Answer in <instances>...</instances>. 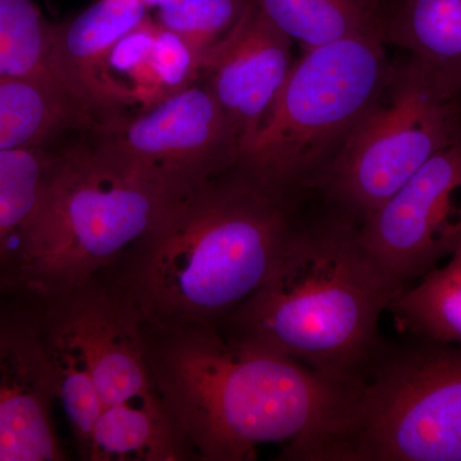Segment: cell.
Instances as JSON below:
<instances>
[{"label":"cell","instance_id":"obj_2","mask_svg":"<svg viewBox=\"0 0 461 461\" xmlns=\"http://www.w3.org/2000/svg\"><path fill=\"white\" fill-rule=\"evenodd\" d=\"M295 227L287 194L230 167L173 200L133 250L127 308L166 332L218 326L262 286Z\"/></svg>","mask_w":461,"mask_h":461},{"label":"cell","instance_id":"obj_18","mask_svg":"<svg viewBox=\"0 0 461 461\" xmlns=\"http://www.w3.org/2000/svg\"><path fill=\"white\" fill-rule=\"evenodd\" d=\"M186 445L171 420L130 406L103 409L87 460L172 461L184 459Z\"/></svg>","mask_w":461,"mask_h":461},{"label":"cell","instance_id":"obj_13","mask_svg":"<svg viewBox=\"0 0 461 461\" xmlns=\"http://www.w3.org/2000/svg\"><path fill=\"white\" fill-rule=\"evenodd\" d=\"M140 0H98L54 27L48 68L95 123L117 118L105 66L115 42L148 17Z\"/></svg>","mask_w":461,"mask_h":461},{"label":"cell","instance_id":"obj_17","mask_svg":"<svg viewBox=\"0 0 461 461\" xmlns=\"http://www.w3.org/2000/svg\"><path fill=\"white\" fill-rule=\"evenodd\" d=\"M390 313L418 339L461 345V247L393 300Z\"/></svg>","mask_w":461,"mask_h":461},{"label":"cell","instance_id":"obj_1","mask_svg":"<svg viewBox=\"0 0 461 461\" xmlns=\"http://www.w3.org/2000/svg\"><path fill=\"white\" fill-rule=\"evenodd\" d=\"M148 366L173 427L205 461L256 459L329 435L359 386L318 375L291 357L221 332L215 324L167 330Z\"/></svg>","mask_w":461,"mask_h":461},{"label":"cell","instance_id":"obj_16","mask_svg":"<svg viewBox=\"0 0 461 461\" xmlns=\"http://www.w3.org/2000/svg\"><path fill=\"white\" fill-rule=\"evenodd\" d=\"M269 23L305 50L382 32L368 0H253Z\"/></svg>","mask_w":461,"mask_h":461},{"label":"cell","instance_id":"obj_23","mask_svg":"<svg viewBox=\"0 0 461 461\" xmlns=\"http://www.w3.org/2000/svg\"><path fill=\"white\" fill-rule=\"evenodd\" d=\"M151 57L159 102L186 89L202 77L204 56L189 41L165 27L158 25Z\"/></svg>","mask_w":461,"mask_h":461},{"label":"cell","instance_id":"obj_5","mask_svg":"<svg viewBox=\"0 0 461 461\" xmlns=\"http://www.w3.org/2000/svg\"><path fill=\"white\" fill-rule=\"evenodd\" d=\"M390 78L382 32L305 50L236 165L287 195L321 178Z\"/></svg>","mask_w":461,"mask_h":461},{"label":"cell","instance_id":"obj_15","mask_svg":"<svg viewBox=\"0 0 461 461\" xmlns=\"http://www.w3.org/2000/svg\"><path fill=\"white\" fill-rule=\"evenodd\" d=\"M393 36L448 93L461 87V0H403Z\"/></svg>","mask_w":461,"mask_h":461},{"label":"cell","instance_id":"obj_14","mask_svg":"<svg viewBox=\"0 0 461 461\" xmlns=\"http://www.w3.org/2000/svg\"><path fill=\"white\" fill-rule=\"evenodd\" d=\"M95 123L50 74L0 77V150L54 147Z\"/></svg>","mask_w":461,"mask_h":461},{"label":"cell","instance_id":"obj_12","mask_svg":"<svg viewBox=\"0 0 461 461\" xmlns=\"http://www.w3.org/2000/svg\"><path fill=\"white\" fill-rule=\"evenodd\" d=\"M58 318L83 348L103 409L130 406L168 417L149 369L139 321L127 306L87 296Z\"/></svg>","mask_w":461,"mask_h":461},{"label":"cell","instance_id":"obj_25","mask_svg":"<svg viewBox=\"0 0 461 461\" xmlns=\"http://www.w3.org/2000/svg\"><path fill=\"white\" fill-rule=\"evenodd\" d=\"M142 5H147L148 8L150 7H158L160 3L165 2V0H140Z\"/></svg>","mask_w":461,"mask_h":461},{"label":"cell","instance_id":"obj_10","mask_svg":"<svg viewBox=\"0 0 461 461\" xmlns=\"http://www.w3.org/2000/svg\"><path fill=\"white\" fill-rule=\"evenodd\" d=\"M290 42L251 0L232 32L204 58L200 78L226 115L238 139L239 156L286 80L293 66Z\"/></svg>","mask_w":461,"mask_h":461},{"label":"cell","instance_id":"obj_7","mask_svg":"<svg viewBox=\"0 0 461 461\" xmlns=\"http://www.w3.org/2000/svg\"><path fill=\"white\" fill-rule=\"evenodd\" d=\"M393 84L390 100L363 115L321 178L363 221L457 138L454 94L411 63Z\"/></svg>","mask_w":461,"mask_h":461},{"label":"cell","instance_id":"obj_24","mask_svg":"<svg viewBox=\"0 0 461 461\" xmlns=\"http://www.w3.org/2000/svg\"><path fill=\"white\" fill-rule=\"evenodd\" d=\"M62 148L0 150V193L41 180L57 162Z\"/></svg>","mask_w":461,"mask_h":461},{"label":"cell","instance_id":"obj_21","mask_svg":"<svg viewBox=\"0 0 461 461\" xmlns=\"http://www.w3.org/2000/svg\"><path fill=\"white\" fill-rule=\"evenodd\" d=\"M251 0H165L158 25L177 33L206 56L232 32Z\"/></svg>","mask_w":461,"mask_h":461},{"label":"cell","instance_id":"obj_4","mask_svg":"<svg viewBox=\"0 0 461 461\" xmlns=\"http://www.w3.org/2000/svg\"><path fill=\"white\" fill-rule=\"evenodd\" d=\"M176 198L69 141L45 176L20 291L50 302L78 290L124 251L135 250Z\"/></svg>","mask_w":461,"mask_h":461},{"label":"cell","instance_id":"obj_11","mask_svg":"<svg viewBox=\"0 0 461 461\" xmlns=\"http://www.w3.org/2000/svg\"><path fill=\"white\" fill-rule=\"evenodd\" d=\"M54 397L39 321L0 311V461L65 459L51 420Z\"/></svg>","mask_w":461,"mask_h":461},{"label":"cell","instance_id":"obj_20","mask_svg":"<svg viewBox=\"0 0 461 461\" xmlns=\"http://www.w3.org/2000/svg\"><path fill=\"white\" fill-rule=\"evenodd\" d=\"M54 27L35 0H0V77L50 74Z\"/></svg>","mask_w":461,"mask_h":461},{"label":"cell","instance_id":"obj_3","mask_svg":"<svg viewBox=\"0 0 461 461\" xmlns=\"http://www.w3.org/2000/svg\"><path fill=\"white\" fill-rule=\"evenodd\" d=\"M405 288L351 224L296 226L227 333L360 386L381 357V315Z\"/></svg>","mask_w":461,"mask_h":461},{"label":"cell","instance_id":"obj_9","mask_svg":"<svg viewBox=\"0 0 461 461\" xmlns=\"http://www.w3.org/2000/svg\"><path fill=\"white\" fill-rule=\"evenodd\" d=\"M357 230L405 287L445 263L461 247V138L437 151Z\"/></svg>","mask_w":461,"mask_h":461},{"label":"cell","instance_id":"obj_22","mask_svg":"<svg viewBox=\"0 0 461 461\" xmlns=\"http://www.w3.org/2000/svg\"><path fill=\"white\" fill-rule=\"evenodd\" d=\"M45 176L0 193V295L20 293L27 239L41 204Z\"/></svg>","mask_w":461,"mask_h":461},{"label":"cell","instance_id":"obj_8","mask_svg":"<svg viewBox=\"0 0 461 461\" xmlns=\"http://www.w3.org/2000/svg\"><path fill=\"white\" fill-rule=\"evenodd\" d=\"M76 140L102 162L176 196L235 166L239 157L238 139L202 78L145 111L94 123Z\"/></svg>","mask_w":461,"mask_h":461},{"label":"cell","instance_id":"obj_6","mask_svg":"<svg viewBox=\"0 0 461 461\" xmlns=\"http://www.w3.org/2000/svg\"><path fill=\"white\" fill-rule=\"evenodd\" d=\"M297 461H461V345L379 357L341 423L281 453Z\"/></svg>","mask_w":461,"mask_h":461},{"label":"cell","instance_id":"obj_19","mask_svg":"<svg viewBox=\"0 0 461 461\" xmlns=\"http://www.w3.org/2000/svg\"><path fill=\"white\" fill-rule=\"evenodd\" d=\"M41 333L53 378L56 397L62 402L80 453L89 454L94 426L103 411L89 364L74 333L59 318H48Z\"/></svg>","mask_w":461,"mask_h":461}]
</instances>
